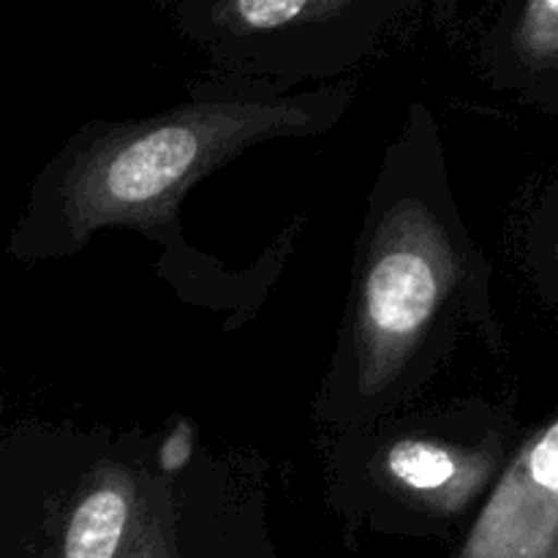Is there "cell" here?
<instances>
[{"mask_svg": "<svg viewBox=\"0 0 558 558\" xmlns=\"http://www.w3.org/2000/svg\"><path fill=\"white\" fill-rule=\"evenodd\" d=\"M3 558H272L259 463L163 428L20 423L0 445Z\"/></svg>", "mask_w": 558, "mask_h": 558, "instance_id": "cell-3", "label": "cell"}, {"mask_svg": "<svg viewBox=\"0 0 558 558\" xmlns=\"http://www.w3.org/2000/svg\"><path fill=\"white\" fill-rule=\"evenodd\" d=\"M216 71L287 90L352 76L423 0H167Z\"/></svg>", "mask_w": 558, "mask_h": 558, "instance_id": "cell-5", "label": "cell"}, {"mask_svg": "<svg viewBox=\"0 0 558 558\" xmlns=\"http://www.w3.org/2000/svg\"><path fill=\"white\" fill-rule=\"evenodd\" d=\"M494 90L558 118V0H505L477 44Z\"/></svg>", "mask_w": 558, "mask_h": 558, "instance_id": "cell-7", "label": "cell"}, {"mask_svg": "<svg viewBox=\"0 0 558 558\" xmlns=\"http://www.w3.org/2000/svg\"><path fill=\"white\" fill-rule=\"evenodd\" d=\"M458 558H558V412L523 434Z\"/></svg>", "mask_w": 558, "mask_h": 558, "instance_id": "cell-6", "label": "cell"}, {"mask_svg": "<svg viewBox=\"0 0 558 558\" xmlns=\"http://www.w3.org/2000/svg\"><path fill=\"white\" fill-rule=\"evenodd\" d=\"M490 283L494 267L447 172L439 118L425 101H409L365 199L341 327L311 417L343 430L423 401L469 336L505 360Z\"/></svg>", "mask_w": 558, "mask_h": 558, "instance_id": "cell-2", "label": "cell"}, {"mask_svg": "<svg viewBox=\"0 0 558 558\" xmlns=\"http://www.w3.org/2000/svg\"><path fill=\"white\" fill-rule=\"evenodd\" d=\"M325 501L352 534L461 539L499 485L523 428L483 396L412 403L327 430Z\"/></svg>", "mask_w": 558, "mask_h": 558, "instance_id": "cell-4", "label": "cell"}, {"mask_svg": "<svg viewBox=\"0 0 558 558\" xmlns=\"http://www.w3.org/2000/svg\"><path fill=\"white\" fill-rule=\"evenodd\" d=\"M521 259L537 298L558 314V172L545 180L529 207L521 232Z\"/></svg>", "mask_w": 558, "mask_h": 558, "instance_id": "cell-8", "label": "cell"}, {"mask_svg": "<svg viewBox=\"0 0 558 558\" xmlns=\"http://www.w3.org/2000/svg\"><path fill=\"white\" fill-rule=\"evenodd\" d=\"M357 80L287 87L216 71L172 107L145 118L87 120L31 180L5 254L54 262L101 232H134L158 248L156 272L183 303L248 325L283 276L305 216H294L245 270L205 254L183 227L185 196L243 153L278 140H314L341 125Z\"/></svg>", "mask_w": 558, "mask_h": 558, "instance_id": "cell-1", "label": "cell"}]
</instances>
